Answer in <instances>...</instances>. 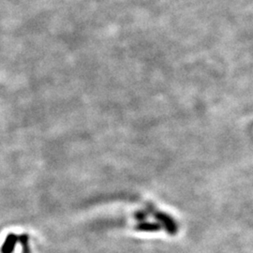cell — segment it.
Segmentation results:
<instances>
[{
    "label": "cell",
    "instance_id": "cell-1",
    "mask_svg": "<svg viewBox=\"0 0 253 253\" xmlns=\"http://www.w3.org/2000/svg\"><path fill=\"white\" fill-rule=\"evenodd\" d=\"M19 242V236H15L14 234H10L7 238L5 240L2 249H1V253H12L14 252V248L16 243Z\"/></svg>",
    "mask_w": 253,
    "mask_h": 253
},
{
    "label": "cell",
    "instance_id": "cell-2",
    "mask_svg": "<svg viewBox=\"0 0 253 253\" xmlns=\"http://www.w3.org/2000/svg\"><path fill=\"white\" fill-rule=\"evenodd\" d=\"M19 242L22 244L23 247V253H30L28 248V236L27 235H23L19 236Z\"/></svg>",
    "mask_w": 253,
    "mask_h": 253
}]
</instances>
